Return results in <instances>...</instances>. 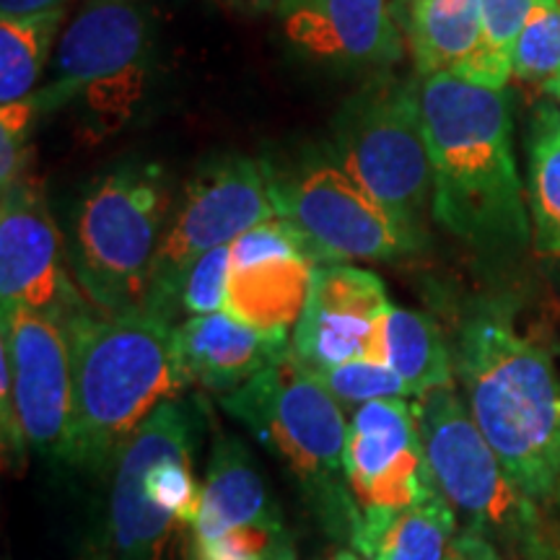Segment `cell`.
Masks as SVG:
<instances>
[{
  "instance_id": "1",
  "label": "cell",
  "mask_w": 560,
  "mask_h": 560,
  "mask_svg": "<svg viewBox=\"0 0 560 560\" xmlns=\"http://www.w3.org/2000/svg\"><path fill=\"white\" fill-rule=\"evenodd\" d=\"M420 102L431 149V215L486 260L520 257L532 242V219L506 89L454 73L420 75Z\"/></svg>"
},
{
  "instance_id": "2",
  "label": "cell",
  "mask_w": 560,
  "mask_h": 560,
  "mask_svg": "<svg viewBox=\"0 0 560 560\" xmlns=\"http://www.w3.org/2000/svg\"><path fill=\"white\" fill-rule=\"evenodd\" d=\"M454 376L511 482L545 514L560 511V384L550 355L516 332L501 304H480L452 348Z\"/></svg>"
},
{
  "instance_id": "3",
  "label": "cell",
  "mask_w": 560,
  "mask_h": 560,
  "mask_svg": "<svg viewBox=\"0 0 560 560\" xmlns=\"http://www.w3.org/2000/svg\"><path fill=\"white\" fill-rule=\"evenodd\" d=\"M73 366V465H117L140 425L190 387L177 353V325L151 312L104 314L96 306L66 322Z\"/></svg>"
},
{
  "instance_id": "4",
  "label": "cell",
  "mask_w": 560,
  "mask_h": 560,
  "mask_svg": "<svg viewBox=\"0 0 560 560\" xmlns=\"http://www.w3.org/2000/svg\"><path fill=\"white\" fill-rule=\"evenodd\" d=\"M174 200L170 174L156 161H122L83 187L66 249L91 306L104 314L145 310Z\"/></svg>"
},
{
  "instance_id": "5",
  "label": "cell",
  "mask_w": 560,
  "mask_h": 560,
  "mask_svg": "<svg viewBox=\"0 0 560 560\" xmlns=\"http://www.w3.org/2000/svg\"><path fill=\"white\" fill-rule=\"evenodd\" d=\"M221 408L289 467L327 532L350 540L361 520L346 467L350 425L332 392L293 350L223 395Z\"/></svg>"
},
{
  "instance_id": "6",
  "label": "cell",
  "mask_w": 560,
  "mask_h": 560,
  "mask_svg": "<svg viewBox=\"0 0 560 560\" xmlns=\"http://www.w3.org/2000/svg\"><path fill=\"white\" fill-rule=\"evenodd\" d=\"M412 410L433 478L465 527L514 560H560V532L511 482L457 387L420 392Z\"/></svg>"
},
{
  "instance_id": "7",
  "label": "cell",
  "mask_w": 560,
  "mask_h": 560,
  "mask_svg": "<svg viewBox=\"0 0 560 560\" xmlns=\"http://www.w3.org/2000/svg\"><path fill=\"white\" fill-rule=\"evenodd\" d=\"M327 145L392 219L425 236L433 172L420 75H376L363 83L335 115Z\"/></svg>"
},
{
  "instance_id": "8",
  "label": "cell",
  "mask_w": 560,
  "mask_h": 560,
  "mask_svg": "<svg viewBox=\"0 0 560 560\" xmlns=\"http://www.w3.org/2000/svg\"><path fill=\"white\" fill-rule=\"evenodd\" d=\"M257 161L278 219L293 223L335 262L400 260L425 244L350 177L330 145L293 143Z\"/></svg>"
},
{
  "instance_id": "9",
  "label": "cell",
  "mask_w": 560,
  "mask_h": 560,
  "mask_svg": "<svg viewBox=\"0 0 560 560\" xmlns=\"http://www.w3.org/2000/svg\"><path fill=\"white\" fill-rule=\"evenodd\" d=\"M149 55V0H89L60 34L50 75L30 100L37 115L89 100L100 115L125 120L143 94Z\"/></svg>"
},
{
  "instance_id": "10",
  "label": "cell",
  "mask_w": 560,
  "mask_h": 560,
  "mask_svg": "<svg viewBox=\"0 0 560 560\" xmlns=\"http://www.w3.org/2000/svg\"><path fill=\"white\" fill-rule=\"evenodd\" d=\"M270 219H276V208L260 161L244 153H219L202 161L174 200L143 312L177 319L182 283L192 262Z\"/></svg>"
},
{
  "instance_id": "11",
  "label": "cell",
  "mask_w": 560,
  "mask_h": 560,
  "mask_svg": "<svg viewBox=\"0 0 560 560\" xmlns=\"http://www.w3.org/2000/svg\"><path fill=\"white\" fill-rule=\"evenodd\" d=\"M0 327L26 446L52 465H73V366L66 327L37 310L3 312Z\"/></svg>"
},
{
  "instance_id": "12",
  "label": "cell",
  "mask_w": 560,
  "mask_h": 560,
  "mask_svg": "<svg viewBox=\"0 0 560 560\" xmlns=\"http://www.w3.org/2000/svg\"><path fill=\"white\" fill-rule=\"evenodd\" d=\"M68 249L47 208L42 182L24 174L0 206V304L3 312L37 310L66 322L89 299L68 278Z\"/></svg>"
},
{
  "instance_id": "13",
  "label": "cell",
  "mask_w": 560,
  "mask_h": 560,
  "mask_svg": "<svg viewBox=\"0 0 560 560\" xmlns=\"http://www.w3.org/2000/svg\"><path fill=\"white\" fill-rule=\"evenodd\" d=\"M346 467L361 511L410 506L439 490L420 441L416 410L405 397L371 400L355 410Z\"/></svg>"
},
{
  "instance_id": "14",
  "label": "cell",
  "mask_w": 560,
  "mask_h": 560,
  "mask_svg": "<svg viewBox=\"0 0 560 560\" xmlns=\"http://www.w3.org/2000/svg\"><path fill=\"white\" fill-rule=\"evenodd\" d=\"M272 11L285 42L322 68L382 70L408 47L392 0H278Z\"/></svg>"
},
{
  "instance_id": "15",
  "label": "cell",
  "mask_w": 560,
  "mask_h": 560,
  "mask_svg": "<svg viewBox=\"0 0 560 560\" xmlns=\"http://www.w3.org/2000/svg\"><path fill=\"white\" fill-rule=\"evenodd\" d=\"M384 280L350 262L317 265L312 291L291 338L293 355L310 371L363 359L374 322L389 310Z\"/></svg>"
},
{
  "instance_id": "16",
  "label": "cell",
  "mask_w": 560,
  "mask_h": 560,
  "mask_svg": "<svg viewBox=\"0 0 560 560\" xmlns=\"http://www.w3.org/2000/svg\"><path fill=\"white\" fill-rule=\"evenodd\" d=\"M156 416H151L117 459L107 524L94 560H172L177 552L179 532L185 529V524L170 511L156 506L143 486L145 470L156 450Z\"/></svg>"
},
{
  "instance_id": "17",
  "label": "cell",
  "mask_w": 560,
  "mask_h": 560,
  "mask_svg": "<svg viewBox=\"0 0 560 560\" xmlns=\"http://www.w3.org/2000/svg\"><path fill=\"white\" fill-rule=\"evenodd\" d=\"M289 350V335L260 332L226 312L177 325V353L187 380L221 397L244 387Z\"/></svg>"
},
{
  "instance_id": "18",
  "label": "cell",
  "mask_w": 560,
  "mask_h": 560,
  "mask_svg": "<svg viewBox=\"0 0 560 560\" xmlns=\"http://www.w3.org/2000/svg\"><path fill=\"white\" fill-rule=\"evenodd\" d=\"M283 514L272 501L268 482L240 439L223 436L210 454L202 482L200 516L190 540H210L240 527H283Z\"/></svg>"
},
{
  "instance_id": "19",
  "label": "cell",
  "mask_w": 560,
  "mask_h": 560,
  "mask_svg": "<svg viewBox=\"0 0 560 560\" xmlns=\"http://www.w3.org/2000/svg\"><path fill=\"white\" fill-rule=\"evenodd\" d=\"M317 262L304 252H283L231 265L223 312L268 335L296 330L312 291Z\"/></svg>"
},
{
  "instance_id": "20",
  "label": "cell",
  "mask_w": 560,
  "mask_h": 560,
  "mask_svg": "<svg viewBox=\"0 0 560 560\" xmlns=\"http://www.w3.org/2000/svg\"><path fill=\"white\" fill-rule=\"evenodd\" d=\"M457 520L439 488L410 506L361 511L350 542L366 560H446Z\"/></svg>"
},
{
  "instance_id": "21",
  "label": "cell",
  "mask_w": 560,
  "mask_h": 560,
  "mask_svg": "<svg viewBox=\"0 0 560 560\" xmlns=\"http://www.w3.org/2000/svg\"><path fill=\"white\" fill-rule=\"evenodd\" d=\"M418 75L454 73L478 52L480 0H392Z\"/></svg>"
},
{
  "instance_id": "22",
  "label": "cell",
  "mask_w": 560,
  "mask_h": 560,
  "mask_svg": "<svg viewBox=\"0 0 560 560\" xmlns=\"http://www.w3.org/2000/svg\"><path fill=\"white\" fill-rule=\"evenodd\" d=\"M363 359L395 369L410 387L412 397L425 389L454 384L452 348L446 346L433 317L416 310L389 306L374 322Z\"/></svg>"
},
{
  "instance_id": "23",
  "label": "cell",
  "mask_w": 560,
  "mask_h": 560,
  "mask_svg": "<svg viewBox=\"0 0 560 560\" xmlns=\"http://www.w3.org/2000/svg\"><path fill=\"white\" fill-rule=\"evenodd\" d=\"M527 206L532 244L552 268H560V107L540 102L527 130Z\"/></svg>"
},
{
  "instance_id": "24",
  "label": "cell",
  "mask_w": 560,
  "mask_h": 560,
  "mask_svg": "<svg viewBox=\"0 0 560 560\" xmlns=\"http://www.w3.org/2000/svg\"><path fill=\"white\" fill-rule=\"evenodd\" d=\"M68 5L24 16H0V104L30 100L66 19Z\"/></svg>"
},
{
  "instance_id": "25",
  "label": "cell",
  "mask_w": 560,
  "mask_h": 560,
  "mask_svg": "<svg viewBox=\"0 0 560 560\" xmlns=\"http://www.w3.org/2000/svg\"><path fill=\"white\" fill-rule=\"evenodd\" d=\"M535 0H480L482 37L478 52L462 68L459 79L488 89H506L516 39Z\"/></svg>"
},
{
  "instance_id": "26",
  "label": "cell",
  "mask_w": 560,
  "mask_h": 560,
  "mask_svg": "<svg viewBox=\"0 0 560 560\" xmlns=\"http://www.w3.org/2000/svg\"><path fill=\"white\" fill-rule=\"evenodd\" d=\"M511 73L542 91L560 79V0H535L516 39Z\"/></svg>"
},
{
  "instance_id": "27",
  "label": "cell",
  "mask_w": 560,
  "mask_h": 560,
  "mask_svg": "<svg viewBox=\"0 0 560 560\" xmlns=\"http://www.w3.org/2000/svg\"><path fill=\"white\" fill-rule=\"evenodd\" d=\"M312 374L332 392L338 402L363 405L371 400H392V397H412L410 387L395 369L369 359H353Z\"/></svg>"
},
{
  "instance_id": "28",
  "label": "cell",
  "mask_w": 560,
  "mask_h": 560,
  "mask_svg": "<svg viewBox=\"0 0 560 560\" xmlns=\"http://www.w3.org/2000/svg\"><path fill=\"white\" fill-rule=\"evenodd\" d=\"M190 560H296L289 527H240L190 540Z\"/></svg>"
},
{
  "instance_id": "29",
  "label": "cell",
  "mask_w": 560,
  "mask_h": 560,
  "mask_svg": "<svg viewBox=\"0 0 560 560\" xmlns=\"http://www.w3.org/2000/svg\"><path fill=\"white\" fill-rule=\"evenodd\" d=\"M231 272V244L206 252L187 270L185 283L179 293V312L187 317H202V314L223 312L226 306V289Z\"/></svg>"
},
{
  "instance_id": "30",
  "label": "cell",
  "mask_w": 560,
  "mask_h": 560,
  "mask_svg": "<svg viewBox=\"0 0 560 560\" xmlns=\"http://www.w3.org/2000/svg\"><path fill=\"white\" fill-rule=\"evenodd\" d=\"M0 431H3V457L5 470H21L26 462L24 431H21L16 400H13V369L9 348L0 346Z\"/></svg>"
},
{
  "instance_id": "31",
  "label": "cell",
  "mask_w": 560,
  "mask_h": 560,
  "mask_svg": "<svg viewBox=\"0 0 560 560\" xmlns=\"http://www.w3.org/2000/svg\"><path fill=\"white\" fill-rule=\"evenodd\" d=\"M446 560H506L501 556V550L488 540L486 535L475 532L470 527H462L454 537L450 558Z\"/></svg>"
},
{
  "instance_id": "32",
  "label": "cell",
  "mask_w": 560,
  "mask_h": 560,
  "mask_svg": "<svg viewBox=\"0 0 560 560\" xmlns=\"http://www.w3.org/2000/svg\"><path fill=\"white\" fill-rule=\"evenodd\" d=\"M68 3L70 0H0V16H24V13L58 9Z\"/></svg>"
},
{
  "instance_id": "33",
  "label": "cell",
  "mask_w": 560,
  "mask_h": 560,
  "mask_svg": "<svg viewBox=\"0 0 560 560\" xmlns=\"http://www.w3.org/2000/svg\"><path fill=\"white\" fill-rule=\"evenodd\" d=\"M223 5H231V9L240 11H270L276 9L278 0H219Z\"/></svg>"
},
{
  "instance_id": "34",
  "label": "cell",
  "mask_w": 560,
  "mask_h": 560,
  "mask_svg": "<svg viewBox=\"0 0 560 560\" xmlns=\"http://www.w3.org/2000/svg\"><path fill=\"white\" fill-rule=\"evenodd\" d=\"M545 94H548V96H550V100H552V102H556V104H558V107H560V79H558L556 83H550V86H548V91H545Z\"/></svg>"
},
{
  "instance_id": "35",
  "label": "cell",
  "mask_w": 560,
  "mask_h": 560,
  "mask_svg": "<svg viewBox=\"0 0 560 560\" xmlns=\"http://www.w3.org/2000/svg\"><path fill=\"white\" fill-rule=\"evenodd\" d=\"M335 560H363V558H359L355 552H350V550H342V552H338V556H335Z\"/></svg>"
},
{
  "instance_id": "36",
  "label": "cell",
  "mask_w": 560,
  "mask_h": 560,
  "mask_svg": "<svg viewBox=\"0 0 560 560\" xmlns=\"http://www.w3.org/2000/svg\"><path fill=\"white\" fill-rule=\"evenodd\" d=\"M558 405H560V402H558Z\"/></svg>"
}]
</instances>
